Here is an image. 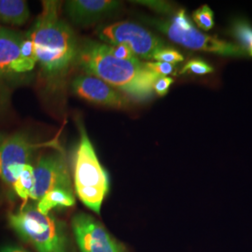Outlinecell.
<instances>
[{
  "instance_id": "6da1fadb",
  "label": "cell",
  "mask_w": 252,
  "mask_h": 252,
  "mask_svg": "<svg viewBox=\"0 0 252 252\" xmlns=\"http://www.w3.org/2000/svg\"><path fill=\"white\" fill-rule=\"evenodd\" d=\"M75 62L87 75L99 78L137 101L151 98L155 82L162 77L139 60L118 59L109 54L107 44L90 40L79 48Z\"/></svg>"
},
{
  "instance_id": "7a4b0ae2",
  "label": "cell",
  "mask_w": 252,
  "mask_h": 252,
  "mask_svg": "<svg viewBox=\"0 0 252 252\" xmlns=\"http://www.w3.org/2000/svg\"><path fill=\"white\" fill-rule=\"evenodd\" d=\"M27 35L35 44L37 63L48 77L63 76L76 61L79 51L76 36L60 18L58 1L42 2V11Z\"/></svg>"
},
{
  "instance_id": "3957f363",
  "label": "cell",
  "mask_w": 252,
  "mask_h": 252,
  "mask_svg": "<svg viewBox=\"0 0 252 252\" xmlns=\"http://www.w3.org/2000/svg\"><path fill=\"white\" fill-rule=\"evenodd\" d=\"M74 184L81 202L99 214L103 201L108 194L109 180L108 173L101 165L94 146L82 127L74 159Z\"/></svg>"
},
{
  "instance_id": "277c9868",
  "label": "cell",
  "mask_w": 252,
  "mask_h": 252,
  "mask_svg": "<svg viewBox=\"0 0 252 252\" xmlns=\"http://www.w3.org/2000/svg\"><path fill=\"white\" fill-rule=\"evenodd\" d=\"M9 224L37 252H67L63 225L54 216L40 213L36 207L23 208L9 217Z\"/></svg>"
},
{
  "instance_id": "5b68a950",
  "label": "cell",
  "mask_w": 252,
  "mask_h": 252,
  "mask_svg": "<svg viewBox=\"0 0 252 252\" xmlns=\"http://www.w3.org/2000/svg\"><path fill=\"white\" fill-rule=\"evenodd\" d=\"M97 36L109 45L126 44L136 57L145 59H152L156 52L163 48L160 38L144 27L130 22H118L99 27Z\"/></svg>"
},
{
  "instance_id": "8992f818",
  "label": "cell",
  "mask_w": 252,
  "mask_h": 252,
  "mask_svg": "<svg viewBox=\"0 0 252 252\" xmlns=\"http://www.w3.org/2000/svg\"><path fill=\"white\" fill-rule=\"evenodd\" d=\"M72 189L67 164L62 153L41 156L34 167V185L30 198L39 201L52 189Z\"/></svg>"
},
{
  "instance_id": "52a82bcc",
  "label": "cell",
  "mask_w": 252,
  "mask_h": 252,
  "mask_svg": "<svg viewBox=\"0 0 252 252\" xmlns=\"http://www.w3.org/2000/svg\"><path fill=\"white\" fill-rule=\"evenodd\" d=\"M73 233L81 252H127L93 217L78 213L72 219Z\"/></svg>"
},
{
  "instance_id": "ba28073f",
  "label": "cell",
  "mask_w": 252,
  "mask_h": 252,
  "mask_svg": "<svg viewBox=\"0 0 252 252\" xmlns=\"http://www.w3.org/2000/svg\"><path fill=\"white\" fill-rule=\"evenodd\" d=\"M158 27L174 42L189 49L215 53L226 56L243 55L240 47L218 39L217 37L202 34L193 27L189 29H181L172 22H163L160 23Z\"/></svg>"
},
{
  "instance_id": "9c48e42d",
  "label": "cell",
  "mask_w": 252,
  "mask_h": 252,
  "mask_svg": "<svg viewBox=\"0 0 252 252\" xmlns=\"http://www.w3.org/2000/svg\"><path fill=\"white\" fill-rule=\"evenodd\" d=\"M72 90L77 95L92 103L122 108L127 99L107 82L94 76H79L72 82Z\"/></svg>"
},
{
  "instance_id": "30bf717a",
  "label": "cell",
  "mask_w": 252,
  "mask_h": 252,
  "mask_svg": "<svg viewBox=\"0 0 252 252\" xmlns=\"http://www.w3.org/2000/svg\"><path fill=\"white\" fill-rule=\"evenodd\" d=\"M39 145L31 143L27 135L17 133L0 144V178L11 185L9 170L16 164H28L31 156Z\"/></svg>"
},
{
  "instance_id": "8fae6325",
  "label": "cell",
  "mask_w": 252,
  "mask_h": 252,
  "mask_svg": "<svg viewBox=\"0 0 252 252\" xmlns=\"http://www.w3.org/2000/svg\"><path fill=\"white\" fill-rule=\"evenodd\" d=\"M120 4L112 0H72L65 3V9L74 23L90 25L116 10Z\"/></svg>"
},
{
  "instance_id": "7c38bea8",
  "label": "cell",
  "mask_w": 252,
  "mask_h": 252,
  "mask_svg": "<svg viewBox=\"0 0 252 252\" xmlns=\"http://www.w3.org/2000/svg\"><path fill=\"white\" fill-rule=\"evenodd\" d=\"M23 37L8 28H0V74L12 72L20 56Z\"/></svg>"
},
{
  "instance_id": "4fadbf2b",
  "label": "cell",
  "mask_w": 252,
  "mask_h": 252,
  "mask_svg": "<svg viewBox=\"0 0 252 252\" xmlns=\"http://www.w3.org/2000/svg\"><path fill=\"white\" fill-rule=\"evenodd\" d=\"M75 205V197L72 189L56 188L47 192L37 203L36 209L42 214H49V212L58 207H73Z\"/></svg>"
},
{
  "instance_id": "5bb4252c",
  "label": "cell",
  "mask_w": 252,
  "mask_h": 252,
  "mask_svg": "<svg viewBox=\"0 0 252 252\" xmlns=\"http://www.w3.org/2000/svg\"><path fill=\"white\" fill-rule=\"evenodd\" d=\"M30 12L24 0H0V20L4 23L21 26L29 18Z\"/></svg>"
},
{
  "instance_id": "9a60e30c",
  "label": "cell",
  "mask_w": 252,
  "mask_h": 252,
  "mask_svg": "<svg viewBox=\"0 0 252 252\" xmlns=\"http://www.w3.org/2000/svg\"><path fill=\"white\" fill-rule=\"evenodd\" d=\"M37 63L35 44L31 37L27 35L26 39H23V42L20 48V56L16 63L12 67V72L24 73L31 71L34 69Z\"/></svg>"
},
{
  "instance_id": "2e32d148",
  "label": "cell",
  "mask_w": 252,
  "mask_h": 252,
  "mask_svg": "<svg viewBox=\"0 0 252 252\" xmlns=\"http://www.w3.org/2000/svg\"><path fill=\"white\" fill-rule=\"evenodd\" d=\"M34 185V167L31 164H26L17 180L12 185L20 198L27 201L30 198V193Z\"/></svg>"
},
{
  "instance_id": "e0dca14e",
  "label": "cell",
  "mask_w": 252,
  "mask_h": 252,
  "mask_svg": "<svg viewBox=\"0 0 252 252\" xmlns=\"http://www.w3.org/2000/svg\"><path fill=\"white\" fill-rule=\"evenodd\" d=\"M233 34L242 49L252 56V27L246 21H236L233 27Z\"/></svg>"
},
{
  "instance_id": "ac0fdd59",
  "label": "cell",
  "mask_w": 252,
  "mask_h": 252,
  "mask_svg": "<svg viewBox=\"0 0 252 252\" xmlns=\"http://www.w3.org/2000/svg\"><path fill=\"white\" fill-rule=\"evenodd\" d=\"M192 18L195 24L205 31H208L214 27V14L207 5L196 9L192 14Z\"/></svg>"
},
{
  "instance_id": "d6986e66",
  "label": "cell",
  "mask_w": 252,
  "mask_h": 252,
  "mask_svg": "<svg viewBox=\"0 0 252 252\" xmlns=\"http://www.w3.org/2000/svg\"><path fill=\"white\" fill-rule=\"evenodd\" d=\"M214 71V68L207 62L201 59H192L186 63L180 73H192L195 75H206Z\"/></svg>"
},
{
  "instance_id": "ffe728a7",
  "label": "cell",
  "mask_w": 252,
  "mask_h": 252,
  "mask_svg": "<svg viewBox=\"0 0 252 252\" xmlns=\"http://www.w3.org/2000/svg\"><path fill=\"white\" fill-rule=\"evenodd\" d=\"M153 59L156 60L157 62H162V63H176L182 62L184 60L183 55L174 49H168V48H162L156 52L153 55Z\"/></svg>"
},
{
  "instance_id": "44dd1931",
  "label": "cell",
  "mask_w": 252,
  "mask_h": 252,
  "mask_svg": "<svg viewBox=\"0 0 252 252\" xmlns=\"http://www.w3.org/2000/svg\"><path fill=\"white\" fill-rule=\"evenodd\" d=\"M107 50L109 54L121 60L126 61H136L138 58L135 56L131 49L126 44H116V45H108Z\"/></svg>"
},
{
  "instance_id": "7402d4cb",
  "label": "cell",
  "mask_w": 252,
  "mask_h": 252,
  "mask_svg": "<svg viewBox=\"0 0 252 252\" xmlns=\"http://www.w3.org/2000/svg\"><path fill=\"white\" fill-rule=\"evenodd\" d=\"M145 65L147 68L152 70L153 72L156 73L160 76H164L166 77L167 75L174 74V65L171 63H162V62H149L145 63Z\"/></svg>"
},
{
  "instance_id": "603a6c76",
  "label": "cell",
  "mask_w": 252,
  "mask_h": 252,
  "mask_svg": "<svg viewBox=\"0 0 252 252\" xmlns=\"http://www.w3.org/2000/svg\"><path fill=\"white\" fill-rule=\"evenodd\" d=\"M174 82V80L169 77H164L162 76L161 78H159L157 81L154 84V92L160 95V96H163L167 94V92L169 90L172 83Z\"/></svg>"
},
{
  "instance_id": "cb8c5ba5",
  "label": "cell",
  "mask_w": 252,
  "mask_h": 252,
  "mask_svg": "<svg viewBox=\"0 0 252 252\" xmlns=\"http://www.w3.org/2000/svg\"><path fill=\"white\" fill-rule=\"evenodd\" d=\"M171 22L181 29H189L193 27L191 22L189 21V19L187 17L185 10H180L176 14V16L172 19Z\"/></svg>"
},
{
  "instance_id": "d4e9b609",
  "label": "cell",
  "mask_w": 252,
  "mask_h": 252,
  "mask_svg": "<svg viewBox=\"0 0 252 252\" xmlns=\"http://www.w3.org/2000/svg\"><path fill=\"white\" fill-rule=\"evenodd\" d=\"M0 252H25L24 250H22V249H20V248H17V247H10V246H8V247H5V248H3Z\"/></svg>"
},
{
  "instance_id": "484cf974",
  "label": "cell",
  "mask_w": 252,
  "mask_h": 252,
  "mask_svg": "<svg viewBox=\"0 0 252 252\" xmlns=\"http://www.w3.org/2000/svg\"><path fill=\"white\" fill-rule=\"evenodd\" d=\"M1 140H2V136L0 135V141H1Z\"/></svg>"
}]
</instances>
